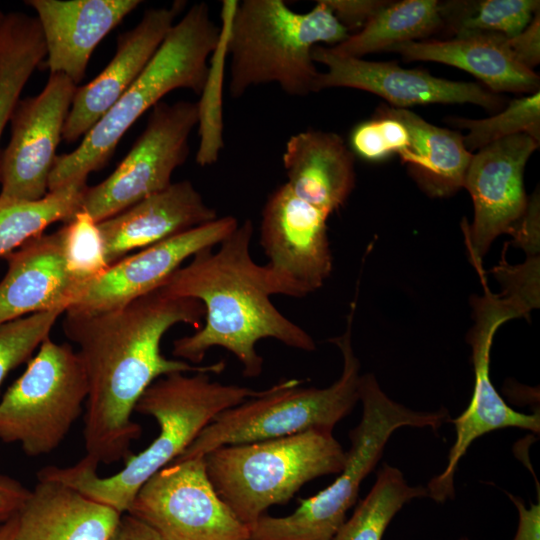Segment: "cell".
<instances>
[{
  "label": "cell",
  "mask_w": 540,
  "mask_h": 540,
  "mask_svg": "<svg viewBox=\"0 0 540 540\" xmlns=\"http://www.w3.org/2000/svg\"><path fill=\"white\" fill-rule=\"evenodd\" d=\"M386 52L399 53L409 61H433L465 70L480 79L491 92L535 93L538 74L512 56L507 37L495 33H471L448 40H420L399 44Z\"/></svg>",
  "instance_id": "cb8c5ba5"
},
{
  "label": "cell",
  "mask_w": 540,
  "mask_h": 540,
  "mask_svg": "<svg viewBox=\"0 0 540 540\" xmlns=\"http://www.w3.org/2000/svg\"><path fill=\"white\" fill-rule=\"evenodd\" d=\"M16 526V515L0 524V540H13Z\"/></svg>",
  "instance_id": "60d3db41"
},
{
  "label": "cell",
  "mask_w": 540,
  "mask_h": 540,
  "mask_svg": "<svg viewBox=\"0 0 540 540\" xmlns=\"http://www.w3.org/2000/svg\"><path fill=\"white\" fill-rule=\"evenodd\" d=\"M450 121L455 126L468 130L463 136V143L469 152L517 134H526L539 142L540 93L537 91L513 99L503 111L492 117L485 119L455 117Z\"/></svg>",
  "instance_id": "1f68e13d"
},
{
  "label": "cell",
  "mask_w": 540,
  "mask_h": 540,
  "mask_svg": "<svg viewBox=\"0 0 540 540\" xmlns=\"http://www.w3.org/2000/svg\"><path fill=\"white\" fill-rule=\"evenodd\" d=\"M238 1L225 0L222 2V26L217 45L210 56V64L200 100L196 102L198 112V132L200 137L196 153V162L204 167L217 162L224 147L223 116H222V86L229 29Z\"/></svg>",
  "instance_id": "4dcf8cb0"
},
{
  "label": "cell",
  "mask_w": 540,
  "mask_h": 540,
  "mask_svg": "<svg viewBox=\"0 0 540 540\" xmlns=\"http://www.w3.org/2000/svg\"><path fill=\"white\" fill-rule=\"evenodd\" d=\"M189 180L172 183L116 215L98 222L109 266L138 248L217 219Z\"/></svg>",
  "instance_id": "44dd1931"
},
{
  "label": "cell",
  "mask_w": 540,
  "mask_h": 540,
  "mask_svg": "<svg viewBox=\"0 0 540 540\" xmlns=\"http://www.w3.org/2000/svg\"><path fill=\"white\" fill-rule=\"evenodd\" d=\"M220 34L206 3H196L176 22L150 62L95 126L70 153L57 156L48 190L86 181L103 168L127 130L148 109L175 89L200 94L208 59Z\"/></svg>",
  "instance_id": "277c9868"
},
{
  "label": "cell",
  "mask_w": 540,
  "mask_h": 540,
  "mask_svg": "<svg viewBox=\"0 0 540 540\" xmlns=\"http://www.w3.org/2000/svg\"><path fill=\"white\" fill-rule=\"evenodd\" d=\"M0 281V323L34 313L64 312L84 283L68 270L59 230L35 236L6 254Z\"/></svg>",
  "instance_id": "ffe728a7"
},
{
  "label": "cell",
  "mask_w": 540,
  "mask_h": 540,
  "mask_svg": "<svg viewBox=\"0 0 540 540\" xmlns=\"http://www.w3.org/2000/svg\"><path fill=\"white\" fill-rule=\"evenodd\" d=\"M459 540H469V538L463 536V537H461Z\"/></svg>",
  "instance_id": "7bdbcfd3"
},
{
  "label": "cell",
  "mask_w": 540,
  "mask_h": 540,
  "mask_svg": "<svg viewBox=\"0 0 540 540\" xmlns=\"http://www.w3.org/2000/svg\"><path fill=\"white\" fill-rule=\"evenodd\" d=\"M337 20L347 29H362L388 1L383 0H323Z\"/></svg>",
  "instance_id": "d590c367"
},
{
  "label": "cell",
  "mask_w": 540,
  "mask_h": 540,
  "mask_svg": "<svg viewBox=\"0 0 540 540\" xmlns=\"http://www.w3.org/2000/svg\"><path fill=\"white\" fill-rule=\"evenodd\" d=\"M122 513L52 480H38L16 514L13 540H112Z\"/></svg>",
  "instance_id": "7402d4cb"
},
{
  "label": "cell",
  "mask_w": 540,
  "mask_h": 540,
  "mask_svg": "<svg viewBox=\"0 0 540 540\" xmlns=\"http://www.w3.org/2000/svg\"><path fill=\"white\" fill-rule=\"evenodd\" d=\"M348 36L323 0L305 13L293 11L282 0L238 2L227 45L229 92L239 98L252 87L270 83L291 96L315 92L319 71L313 48L336 45Z\"/></svg>",
  "instance_id": "5b68a950"
},
{
  "label": "cell",
  "mask_w": 540,
  "mask_h": 540,
  "mask_svg": "<svg viewBox=\"0 0 540 540\" xmlns=\"http://www.w3.org/2000/svg\"><path fill=\"white\" fill-rule=\"evenodd\" d=\"M25 3L37 13L50 74H64L78 85L97 45L141 1L28 0Z\"/></svg>",
  "instance_id": "d6986e66"
},
{
  "label": "cell",
  "mask_w": 540,
  "mask_h": 540,
  "mask_svg": "<svg viewBox=\"0 0 540 540\" xmlns=\"http://www.w3.org/2000/svg\"><path fill=\"white\" fill-rule=\"evenodd\" d=\"M63 330L78 346L87 383L84 456L98 468L126 460L142 434L132 413L144 391L175 372L219 374L224 361L192 365L161 353V340L173 326H201V302L173 297L160 288L117 309L100 313L65 311Z\"/></svg>",
  "instance_id": "6da1fadb"
},
{
  "label": "cell",
  "mask_w": 540,
  "mask_h": 540,
  "mask_svg": "<svg viewBox=\"0 0 540 540\" xmlns=\"http://www.w3.org/2000/svg\"><path fill=\"white\" fill-rule=\"evenodd\" d=\"M76 88L66 75L50 74L37 96L18 101L10 119V141L0 156V201H36L49 192Z\"/></svg>",
  "instance_id": "5bb4252c"
},
{
  "label": "cell",
  "mask_w": 540,
  "mask_h": 540,
  "mask_svg": "<svg viewBox=\"0 0 540 540\" xmlns=\"http://www.w3.org/2000/svg\"><path fill=\"white\" fill-rule=\"evenodd\" d=\"M518 512V527L513 540H540V502L527 508L523 500L507 493Z\"/></svg>",
  "instance_id": "f35d334b"
},
{
  "label": "cell",
  "mask_w": 540,
  "mask_h": 540,
  "mask_svg": "<svg viewBox=\"0 0 540 540\" xmlns=\"http://www.w3.org/2000/svg\"><path fill=\"white\" fill-rule=\"evenodd\" d=\"M359 400L362 418L349 432L351 445L339 476L314 496L300 500L293 513L261 516L249 526V540H332L355 504L362 481L380 460L395 430L405 426L437 430L450 421L446 408L423 412L397 403L370 373L360 377Z\"/></svg>",
  "instance_id": "8992f818"
},
{
  "label": "cell",
  "mask_w": 540,
  "mask_h": 540,
  "mask_svg": "<svg viewBox=\"0 0 540 540\" xmlns=\"http://www.w3.org/2000/svg\"><path fill=\"white\" fill-rule=\"evenodd\" d=\"M540 9L538 0H449L439 2L444 28L454 36L495 33L519 34Z\"/></svg>",
  "instance_id": "f546056e"
},
{
  "label": "cell",
  "mask_w": 540,
  "mask_h": 540,
  "mask_svg": "<svg viewBox=\"0 0 540 540\" xmlns=\"http://www.w3.org/2000/svg\"><path fill=\"white\" fill-rule=\"evenodd\" d=\"M6 14H4L2 11H0V27L5 19Z\"/></svg>",
  "instance_id": "b9f144b4"
},
{
  "label": "cell",
  "mask_w": 540,
  "mask_h": 540,
  "mask_svg": "<svg viewBox=\"0 0 540 540\" xmlns=\"http://www.w3.org/2000/svg\"><path fill=\"white\" fill-rule=\"evenodd\" d=\"M252 235L247 219L216 250L199 251L159 287L170 296L197 300L205 310L203 326L174 340L176 359L199 364L209 349L222 347L241 363L245 377L254 378L263 371L256 349L262 339L306 352L316 349L311 335L272 303L262 265L250 253Z\"/></svg>",
  "instance_id": "7a4b0ae2"
},
{
  "label": "cell",
  "mask_w": 540,
  "mask_h": 540,
  "mask_svg": "<svg viewBox=\"0 0 540 540\" xmlns=\"http://www.w3.org/2000/svg\"><path fill=\"white\" fill-rule=\"evenodd\" d=\"M481 281L484 294L473 297L474 326L467 335L475 374L473 395L467 409L452 420L456 438L448 453L445 469L433 477L426 487L428 496L438 503L454 498V475L458 463L478 437L507 427L537 434L540 431L539 413L525 414L509 407L490 378V352L496 331L508 320L527 317L534 308L532 300L517 286L503 284L502 292L494 294L486 280Z\"/></svg>",
  "instance_id": "30bf717a"
},
{
  "label": "cell",
  "mask_w": 540,
  "mask_h": 540,
  "mask_svg": "<svg viewBox=\"0 0 540 540\" xmlns=\"http://www.w3.org/2000/svg\"><path fill=\"white\" fill-rule=\"evenodd\" d=\"M507 45L518 63L534 71L540 62V10L519 34L507 38Z\"/></svg>",
  "instance_id": "8d00e7d4"
},
{
  "label": "cell",
  "mask_w": 540,
  "mask_h": 540,
  "mask_svg": "<svg viewBox=\"0 0 540 540\" xmlns=\"http://www.w3.org/2000/svg\"><path fill=\"white\" fill-rule=\"evenodd\" d=\"M376 115L394 118L407 128L410 145L401 159L427 194L447 197L463 188L473 154L461 134L430 124L407 108L382 107Z\"/></svg>",
  "instance_id": "d4e9b609"
},
{
  "label": "cell",
  "mask_w": 540,
  "mask_h": 540,
  "mask_svg": "<svg viewBox=\"0 0 540 540\" xmlns=\"http://www.w3.org/2000/svg\"><path fill=\"white\" fill-rule=\"evenodd\" d=\"M238 225L233 216L218 217L124 257L101 276L83 284L66 311L100 313L144 296L159 288L184 261L220 244Z\"/></svg>",
  "instance_id": "2e32d148"
},
{
  "label": "cell",
  "mask_w": 540,
  "mask_h": 540,
  "mask_svg": "<svg viewBox=\"0 0 540 540\" xmlns=\"http://www.w3.org/2000/svg\"><path fill=\"white\" fill-rule=\"evenodd\" d=\"M162 540H249L243 523L220 498L204 457L172 462L148 479L127 512Z\"/></svg>",
  "instance_id": "7c38bea8"
},
{
  "label": "cell",
  "mask_w": 540,
  "mask_h": 540,
  "mask_svg": "<svg viewBox=\"0 0 540 540\" xmlns=\"http://www.w3.org/2000/svg\"><path fill=\"white\" fill-rule=\"evenodd\" d=\"M112 540H162V538L149 525L127 513L121 517Z\"/></svg>",
  "instance_id": "ab89813d"
},
{
  "label": "cell",
  "mask_w": 540,
  "mask_h": 540,
  "mask_svg": "<svg viewBox=\"0 0 540 540\" xmlns=\"http://www.w3.org/2000/svg\"><path fill=\"white\" fill-rule=\"evenodd\" d=\"M46 55L37 18L6 14L0 27V140L24 86Z\"/></svg>",
  "instance_id": "4316f807"
},
{
  "label": "cell",
  "mask_w": 540,
  "mask_h": 540,
  "mask_svg": "<svg viewBox=\"0 0 540 540\" xmlns=\"http://www.w3.org/2000/svg\"><path fill=\"white\" fill-rule=\"evenodd\" d=\"M312 58L327 67L326 72H319L315 92L333 87L359 89L402 109L432 103H471L489 110L502 105L500 96L481 85L438 78L425 70L403 68L396 62L344 57L320 45L313 48Z\"/></svg>",
  "instance_id": "e0dca14e"
},
{
  "label": "cell",
  "mask_w": 540,
  "mask_h": 540,
  "mask_svg": "<svg viewBox=\"0 0 540 540\" xmlns=\"http://www.w3.org/2000/svg\"><path fill=\"white\" fill-rule=\"evenodd\" d=\"M539 142L517 134L493 142L472 155L463 187L472 198L474 218L463 222L465 243L477 271L499 235H515L529 200L523 182L525 165Z\"/></svg>",
  "instance_id": "9a60e30c"
},
{
  "label": "cell",
  "mask_w": 540,
  "mask_h": 540,
  "mask_svg": "<svg viewBox=\"0 0 540 540\" xmlns=\"http://www.w3.org/2000/svg\"><path fill=\"white\" fill-rule=\"evenodd\" d=\"M353 151L369 161H379L392 153L400 157L409 148L407 128L398 120L376 115L373 119L358 124L350 136Z\"/></svg>",
  "instance_id": "e575fe53"
},
{
  "label": "cell",
  "mask_w": 540,
  "mask_h": 540,
  "mask_svg": "<svg viewBox=\"0 0 540 540\" xmlns=\"http://www.w3.org/2000/svg\"><path fill=\"white\" fill-rule=\"evenodd\" d=\"M185 2L145 11L140 22L117 38L116 52L108 65L89 83L76 88L62 139L73 143L84 137L150 62Z\"/></svg>",
  "instance_id": "ac0fdd59"
},
{
  "label": "cell",
  "mask_w": 540,
  "mask_h": 540,
  "mask_svg": "<svg viewBox=\"0 0 540 540\" xmlns=\"http://www.w3.org/2000/svg\"><path fill=\"white\" fill-rule=\"evenodd\" d=\"M426 496V487L409 485L398 468L384 463L369 493L332 540H382L387 526L401 508L413 499Z\"/></svg>",
  "instance_id": "f1b7e54d"
},
{
  "label": "cell",
  "mask_w": 540,
  "mask_h": 540,
  "mask_svg": "<svg viewBox=\"0 0 540 540\" xmlns=\"http://www.w3.org/2000/svg\"><path fill=\"white\" fill-rule=\"evenodd\" d=\"M197 122L196 102L156 104L126 157L106 179L86 188L80 210L100 222L169 187L189 155Z\"/></svg>",
  "instance_id": "8fae6325"
},
{
  "label": "cell",
  "mask_w": 540,
  "mask_h": 540,
  "mask_svg": "<svg viewBox=\"0 0 540 540\" xmlns=\"http://www.w3.org/2000/svg\"><path fill=\"white\" fill-rule=\"evenodd\" d=\"M88 383L78 353L48 337L0 401V440L27 456L54 451L83 411Z\"/></svg>",
  "instance_id": "9c48e42d"
},
{
  "label": "cell",
  "mask_w": 540,
  "mask_h": 540,
  "mask_svg": "<svg viewBox=\"0 0 540 540\" xmlns=\"http://www.w3.org/2000/svg\"><path fill=\"white\" fill-rule=\"evenodd\" d=\"M443 28L439 1H388L362 29L329 49L340 56L361 58L399 44L420 41Z\"/></svg>",
  "instance_id": "484cf974"
},
{
  "label": "cell",
  "mask_w": 540,
  "mask_h": 540,
  "mask_svg": "<svg viewBox=\"0 0 540 540\" xmlns=\"http://www.w3.org/2000/svg\"><path fill=\"white\" fill-rule=\"evenodd\" d=\"M63 310L40 312L0 323V386L11 370L31 359L36 348L50 337Z\"/></svg>",
  "instance_id": "836d02e7"
},
{
  "label": "cell",
  "mask_w": 540,
  "mask_h": 540,
  "mask_svg": "<svg viewBox=\"0 0 540 540\" xmlns=\"http://www.w3.org/2000/svg\"><path fill=\"white\" fill-rule=\"evenodd\" d=\"M260 392L213 381L208 372L165 375L144 391L135 406L136 412L155 419L158 435L146 449L131 454L123 469L100 477L97 467L83 457L69 467L42 468L38 480L63 483L123 514L144 483L178 458L216 415Z\"/></svg>",
  "instance_id": "3957f363"
},
{
  "label": "cell",
  "mask_w": 540,
  "mask_h": 540,
  "mask_svg": "<svg viewBox=\"0 0 540 540\" xmlns=\"http://www.w3.org/2000/svg\"><path fill=\"white\" fill-rule=\"evenodd\" d=\"M328 217L286 183L269 195L261 215L260 245L268 259L262 269L271 296L304 297L330 276Z\"/></svg>",
  "instance_id": "4fadbf2b"
},
{
  "label": "cell",
  "mask_w": 540,
  "mask_h": 540,
  "mask_svg": "<svg viewBox=\"0 0 540 540\" xmlns=\"http://www.w3.org/2000/svg\"><path fill=\"white\" fill-rule=\"evenodd\" d=\"M29 493L30 490L19 481L0 475V524L17 514Z\"/></svg>",
  "instance_id": "74e56055"
},
{
  "label": "cell",
  "mask_w": 540,
  "mask_h": 540,
  "mask_svg": "<svg viewBox=\"0 0 540 540\" xmlns=\"http://www.w3.org/2000/svg\"><path fill=\"white\" fill-rule=\"evenodd\" d=\"M220 498L247 525L274 505L289 502L306 483L339 474L346 451L332 431L302 433L216 448L204 456Z\"/></svg>",
  "instance_id": "52a82bcc"
},
{
  "label": "cell",
  "mask_w": 540,
  "mask_h": 540,
  "mask_svg": "<svg viewBox=\"0 0 540 540\" xmlns=\"http://www.w3.org/2000/svg\"><path fill=\"white\" fill-rule=\"evenodd\" d=\"M355 302L350 305L345 332L332 338L341 352L340 377L325 388L301 387L298 379L279 382L260 394L228 408L200 432L173 462L204 457L227 445L290 436L312 429L333 431L359 400L360 362L352 345Z\"/></svg>",
  "instance_id": "ba28073f"
},
{
  "label": "cell",
  "mask_w": 540,
  "mask_h": 540,
  "mask_svg": "<svg viewBox=\"0 0 540 540\" xmlns=\"http://www.w3.org/2000/svg\"><path fill=\"white\" fill-rule=\"evenodd\" d=\"M282 161L290 190L329 216L354 189L353 153L334 132L310 129L292 135Z\"/></svg>",
  "instance_id": "603a6c76"
},
{
  "label": "cell",
  "mask_w": 540,
  "mask_h": 540,
  "mask_svg": "<svg viewBox=\"0 0 540 540\" xmlns=\"http://www.w3.org/2000/svg\"><path fill=\"white\" fill-rule=\"evenodd\" d=\"M59 232L66 265L77 280L85 284L110 267L98 222L90 214L79 210Z\"/></svg>",
  "instance_id": "d6a6232c"
},
{
  "label": "cell",
  "mask_w": 540,
  "mask_h": 540,
  "mask_svg": "<svg viewBox=\"0 0 540 540\" xmlns=\"http://www.w3.org/2000/svg\"><path fill=\"white\" fill-rule=\"evenodd\" d=\"M87 187L86 181H74L36 201H0V257L44 233L49 225L69 221L80 210Z\"/></svg>",
  "instance_id": "83f0119b"
}]
</instances>
